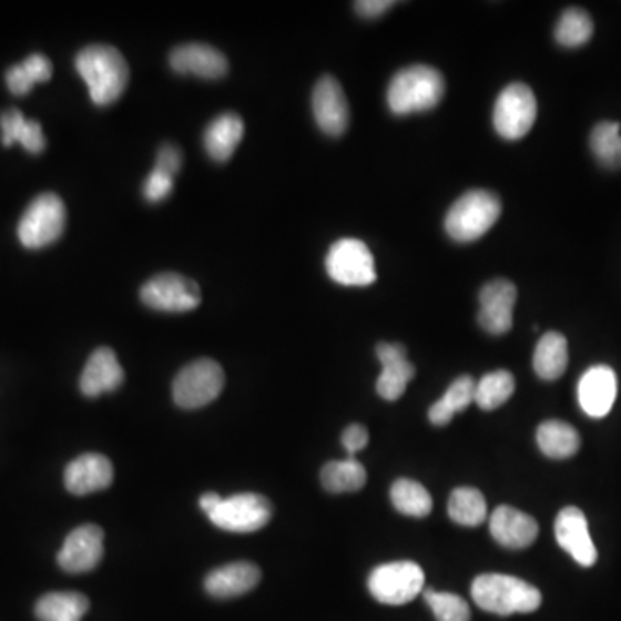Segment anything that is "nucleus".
I'll return each instance as SVG.
<instances>
[{
  "instance_id": "1",
  "label": "nucleus",
  "mask_w": 621,
  "mask_h": 621,
  "mask_svg": "<svg viewBox=\"0 0 621 621\" xmlns=\"http://www.w3.org/2000/svg\"><path fill=\"white\" fill-rule=\"evenodd\" d=\"M74 67L78 74L85 80L93 104H114L129 85V64L114 47H85L77 55Z\"/></svg>"
},
{
  "instance_id": "2",
  "label": "nucleus",
  "mask_w": 621,
  "mask_h": 621,
  "mask_svg": "<svg viewBox=\"0 0 621 621\" xmlns=\"http://www.w3.org/2000/svg\"><path fill=\"white\" fill-rule=\"evenodd\" d=\"M471 598L480 610L499 617L533 613L542 604V594L537 587L502 573L478 574L471 583Z\"/></svg>"
},
{
  "instance_id": "3",
  "label": "nucleus",
  "mask_w": 621,
  "mask_h": 621,
  "mask_svg": "<svg viewBox=\"0 0 621 621\" xmlns=\"http://www.w3.org/2000/svg\"><path fill=\"white\" fill-rule=\"evenodd\" d=\"M444 90V77L435 68L425 64L404 68L388 85V108L399 116L424 113L442 101Z\"/></svg>"
},
{
  "instance_id": "4",
  "label": "nucleus",
  "mask_w": 621,
  "mask_h": 621,
  "mask_svg": "<svg viewBox=\"0 0 621 621\" xmlns=\"http://www.w3.org/2000/svg\"><path fill=\"white\" fill-rule=\"evenodd\" d=\"M501 216V201L489 191H470L452 204L446 232L452 241L475 242L483 237Z\"/></svg>"
},
{
  "instance_id": "5",
  "label": "nucleus",
  "mask_w": 621,
  "mask_h": 621,
  "mask_svg": "<svg viewBox=\"0 0 621 621\" xmlns=\"http://www.w3.org/2000/svg\"><path fill=\"white\" fill-rule=\"evenodd\" d=\"M368 589L369 594L380 604H408L424 592L425 573L413 561L380 564L369 573Z\"/></svg>"
},
{
  "instance_id": "6",
  "label": "nucleus",
  "mask_w": 621,
  "mask_h": 621,
  "mask_svg": "<svg viewBox=\"0 0 621 621\" xmlns=\"http://www.w3.org/2000/svg\"><path fill=\"white\" fill-rule=\"evenodd\" d=\"M67 228V207L55 194H42L31 202L18 225V237L28 248L54 244Z\"/></svg>"
},
{
  "instance_id": "7",
  "label": "nucleus",
  "mask_w": 621,
  "mask_h": 621,
  "mask_svg": "<svg viewBox=\"0 0 621 621\" xmlns=\"http://www.w3.org/2000/svg\"><path fill=\"white\" fill-rule=\"evenodd\" d=\"M225 387V373L213 359L186 365L173 381V400L183 409L204 408L217 399Z\"/></svg>"
},
{
  "instance_id": "8",
  "label": "nucleus",
  "mask_w": 621,
  "mask_h": 621,
  "mask_svg": "<svg viewBox=\"0 0 621 621\" xmlns=\"http://www.w3.org/2000/svg\"><path fill=\"white\" fill-rule=\"evenodd\" d=\"M326 272L334 282L346 287H366L377 279L371 251L357 238H342L332 245L326 256Z\"/></svg>"
},
{
  "instance_id": "9",
  "label": "nucleus",
  "mask_w": 621,
  "mask_h": 621,
  "mask_svg": "<svg viewBox=\"0 0 621 621\" xmlns=\"http://www.w3.org/2000/svg\"><path fill=\"white\" fill-rule=\"evenodd\" d=\"M537 118V99L525 83H511L502 90L493 108V129L502 139H523Z\"/></svg>"
},
{
  "instance_id": "10",
  "label": "nucleus",
  "mask_w": 621,
  "mask_h": 621,
  "mask_svg": "<svg viewBox=\"0 0 621 621\" xmlns=\"http://www.w3.org/2000/svg\"><path fill=\"white\" fill-rule=\"evenodd\" d=\"M272 502L259 493L245 492L223 499L210 517L214 527L226 532L253 533L272 520Z\"/></svg>"
},
{
  "instance_id": "11",
  "label": "nucleus",
  "mask_w": 621,
  "mask_h": 621,
  "mask_svg": "<svg viewBox=\"0 0 621 621\" xmlns=\"http://www.w3.org/2000/svg\"><path fill=\"white\" fill-rule=\"evenodd\" d=\"M140 299L151 309L186 313L201 304L202 295L194 279L176 273H161L142 287Z\"/></svg>"
},
{
  "instance_id": "12",
  "label": "nucleus",
  "mask_w": 621,
  "mask_h": 621,
  "mask_svg": "<svg viewBox=\"0 0 621 621\" xmlns=\"http://www.w3.org/2000/svg\"><path fill=\"white\" fill-rule=\"evenodd\" d=\"M518 292L512 282L497 278L483 285L478 295L480 310L478 323L490 335H505L512 328V307Z\"/></svg>"
},
{
  "instance_id": "13",
  "label": "nucleus",
  "mask_w": 621,
  "mask_h": 621,
  "mask_svg": "<svg viewBox=\"0 0 621 621\" xmlns=\"http://www.w3.org/2000/svg\"><path fill=\"white\" fill-rule=\"evenodd\" d=\"M104 556V532L98 525L74 528L58 554V563L68 573H86L101 563Z\"/></svg>"
},
{
  "instance_id": "14",
  "label": "nucleus",
  "mask_w": 621,
  "mask_h": 621,
  "mask_svg": "<svg viewBox=\"0 0 621 621\" xmlns=\"http://www.w3.org/2000/svg\"><path fill=\"white\" fill-rule=\"evenodd\" d=\"M313 113L323 133L340 136L349 126V104L340 83L326 74L316 83L313 92Z\"/></svg>"
},
{
  "instance_id": "15",
  "label": "nucleus",
  "mask_w": 621,
  "mask_h": 621,
  "mask_svg": "<svg viewBox=\"0 0 621 621\" xmlns=\"http://www.w3.org/2000/svg\"><path fill=\"white\" fill-rule=\"evenodd\" d=\"M556 540L580 567H592L598 561L595 549L589 532L586 515L574 506L561 509L554 523Z\"/></svg>"
},
{
  "instance_id": "16",
  "label": "nucleus",
  "mask_w": 621,
  "mask_h": 621,
  "mask_svg": "<svg viewBox=\"0 0 621 621\" xmlns=\"http://www.w3.org/2000/svg\"><path fill=\"white\" fill-rule=\"evenodd\" d=\"M377 356L381 365L377 380L378 396L385 400L400 399L416 373L415 366L409 363L406 347L403 344L381 342L377 346Z\"/></svg>"
},
{
  "instance_id": "17",
  "label": "nucleus",
  "mask_w": 621,
  "mask_h": 621,
  "mask_svg": "<svg viewBox=\"0 0 621 621\" xmlns=\"http://www.w3.org/2000/svg\"><path fill=\"white\" fill-rule=\"evenodd\" d=\"M617 393V373L610 366H592L579 381L580 408L590 418H604L613 408Z\"/></svg>"
},
{
  "instance_id": "18",
  "label": "nucleus",
  "mask_w": 621,
  "mask_h": 621,
  "mask_svg": "<svg viewBox=\"0 0 621 621\" xmlns=\"http://www.w3.org/2000/svg\"><path fill=\"white\" fill-rule=\"evenodd\" d=\"M170 67L180 74L220 80L228 73V61L222 52L206 43H186L170 54Z\"/></svg>"
},
{
  "instance_id": "19",
  "label": "nucleus",
  "mask_w": 621,
  "mask_h": 621,
  "mask_svg": "<svg viewBox=\"0 0 621 621\" xmlns=\"http://www.w3.org/2000/svg\"><path fill=\"white\" fill-rule=\"evenodd\" d=\"M490 533L506 549H527L539 536V525L527 512L512 506H499L489 520Z\"/></svg>"
},
{
  "instance_id": "20",
  "label": "nucleus",
  "mask_w": 621,
  "mask_h": 621,
  "mask_svg": "<svg viewBox=\"0 0 621 621\" xmlns=\"http://www.w3.org/2000/svg\"><path fill=\"white\" fill-rule=\"evenodd\" d=\"M113 462L105 456L86 452L73 459L64 471V486L74 496L99 492L113 483Z\"/></svg>"
},
{
  "instance_id": "21",
  "label": "nucleus",
  "mask_w": 621,
  "mask_h": 621,
  "mask_svg": "<svg viewBox=\"0 0 621 621\" xmlns=\"http://www.w3.org/2000/svg\"><path fill=\"white\" fill-rule=\"evenodd\" d=\"M124 371L118 362L116 354L109 347L93 350L80 378V390L83 396L99 397L105 393H114L123 385Z\"/></svg>"
},
{
  "instance_id": "22",
  "label": "nucleus",
  "mask_w": 621,
  "mask_h": 621,
  "mask_svg": "<svg viewBox=\"0 0 621 621\" xmlns=\"http://www.w3.org/2000/svg\"><path fill=\"white\" fill-rule=\"evenodd\" d=\"M261 582V570L251 561H237L216 568L204 580L206 592L216 599L247 594Z\"/></svg>"
},
{
  "instance_id": "23",
  "label": "nucleus",
  "mask_w": 621,
  "mask_h": 621,
  "mask_svg": "<svg viewBox=\"0 0 621 621\" xmlns=\"http://www.w3.org/2000/svg\"><path fill=\"white\" fill-rule=\"evenodd\" d=\"M244 121L238 114L225 113L214 118L204 132V147L211 160L216 163H225L237 151L244 136Z\"/></svg>"
},
{
  "instance_id": "24",
  "label": "nucleus",
  "mask_w": 621,
  "mask_h": 621,
  "mask_svg": "<svg viewBox=\"0 0 621 621\" xmlns=\"http://www.w3.org/2000/svg\"><path fill=\"white\" fill-rule=\"evenodd\" d=\"M568 366V342L558 332H548L537 342L533 353V369L546 381L563 377Z\"/></svg>"
},
{
  "instance_id": "25",
  "label": "nucleus",
  "mask_w": 621,
  "mask_h": 621,
  "mask_svg": "<svg viewBox=\"0 0 621 621\" xmlns=\"http://www.w3.org/2000/svg\"><path fill=\"white\" fill-rule=\"evenodd\" d=\"M580 444L579 431L559 419H549L537 428V446L548 458H571L579 452Z\"/></svg>"
},
{
  "instance_id": "26",
  "label": "nucleus",
  "mask_w": 621,
  "mask_h": 621,
  "mask_svg": "<svg viewBox=\"0 0 621 621\" xmlns=\"http://www.w3.org/2000/svg\"><path fill=\"white\" fill-rule=\"evenodd\" d=\"M475 388L477 381L470 375L456 378L447 388L446 394L437 403L431 404L428 409V419L435 427H446L456 413L465 411L471 403H475Z\"/></svg>"
},
{
  "instance_id": "27",
  "label": "nucleus",
  "mask_w": 621,
  "mask_h": 621,
  "mask_svg": "<svg viewBox=\"0 0 621 621\" xmlns=\"http://www.w3.org/2000/svg\"><path fill=\"white\" fill-rule=\"evenodd\" d=\"M0 130H2L4 147H11L16 142H20L24 151L30 154H40L45 149V136L39 121L27 120L18 109L6 111L0 116Z\"/></svg>"
},
{
  "instance_id": "28",
  "label": "nucleus",
  "mask_w": 621,
  "mask_h": 621,
  "mask_svg": "<svg viewBox=\"0 0 621 621\" xmlns=\"http://www.w3.org/2000/svg\"><path fill=\"white\" fill-rule=\"evenodd\" d=\"M89 608V599L83 594L51 592L39 599L35 614L40 621H82Z\"/></svg>"
},
{
  "instance_id": "29",
  "label": "nucleus",
  "mask_w": 621,
  "mask_h": 621,
  "mask_svg": "<svg viewBox=\"0 0 621 621\" xmlns=\"http://www.w3.org/2000/svg\"><path fill=\"white\" fill-rule=\"evenodd\" d=\"M322 486L332 493L357 492L366 483V470L356 458L330 461L323 466Z\"/></svg>"
},
{
  "instance_id": "30",
  "label": "nucleus",
  "mask_w": 621,
  "mask_h": 621,
  "mask_svg": "<svg viewBox=\"0 0 621 621\" xmlns=\"http://www.w3.org/2000/svg\"><path fill=\"white\" fill-rule=\"evenodd\" d=\"M447 512L455 523L478 527L487 520L486 497L474 487H459L450 493Z\"/></svg>"
},
{
  "instance_id": "31",
  "label": "nucleus",
  "mask_w": 621,
  "mask_h": 621,
  "mask_svg": "<svg viewBox=\"0 0 621 621\" xmlns=\"http://www.w3.org/2000/svg\"><path fill=\"white\" fill-rule=\"evenodd\" d=\"M390 501L406 517L425 518L434 508L430 492L418 481L399 478L390 487Z\"/></svg>"
},
{
  "instance_id": "32",
  "label": "nucleus",
  "mask_w": 621,
  "mask_h": 621,
  "mask_svg": "<svg viewBox=\"0 0 621 621\" xmlns=\"http://www.w3.org/2000/svg\"><path fill=\"white\" fill-rule=\"evenodd\" d=\"M51 77V61L45 55L33 54L8 71L6 83L14 95H27L35 83L49 82Z\"/></svg>"
},
{
  "instance_id": "33",
  "label": "nucleus",
  "mask_w": 621,
  "mask_h": 621,
  "mask_svg": "<svg viewBox=\"0 0 621 621\" xmlns=\"http://www.w3.org/2000/svg\"><path fill=\"white\" fill-rule=\"evenodd\" d=\"M515 394V377L506 369L487 373L477 381L475 388V403L483 411H492L502 404L508 403Z\"/></svg>"
},
{
  "instance_id": "34",
  "label": "nucleus",
  "mask_w": 621,
  "mask_h": 621,
  "mask_svg": "<svg viewBox=\"0 0 621 621\" xmlns=\"http://www.w3.org/2000/svg\"><path fill=\"white\" fill-rule=\"evenodd\" d=\"M590 149L602 166L608 170L621 167L620 124L613 121L599 123L590 133Z\"/></svg>"
},
{
  "instance_id": "35",
  "label": "nucleus",
  "mask_w": 621,
  "mask_h": 621,
  "mask_svg": "<svg viewBox=\"0 0 621 621\" xmlns=\"http://www.w3.org/2000/svg\"><path fill=\"white\" fill-rule=\"evenodd\" d=\"M592 33H594V23L590 20V16L577 8L567 9L561 14L554 31L559 45L570 47V49L589 42Z\"/></svg>"
},
{
  "instance_id": "36",
  "label": "nucleus",
  "mask_w": 621,
  "mask_h": 621,
  "mask_svg": "<svg viewBox=\"0 0 621 621\" xmlns=\"http://www.w3.org/2000/svg\"><path fill=\"white\" fill-rule=\"evenodd\" d=\"M424 595L437 621L471 620L470 605L461 595L450 594V592H437L434 589L425 590Z\"/></svg>"
},
{
  "instance_id": "37",
  "label": "nucleus",
  "mask_w": 621,
  "mask_h": 621,
  "mask_svg": "<svg viewBox=\"0 0 621 621\" xmlns=\"http://www.w3.org/2000/svg\"><path fill=\"white\" fill-rule=\"evenodd\" d=\"M173 182H175V179H171L166 173L152 170L151 175L147 176L144 183V197L149 202L164 201L173 191Z\"/></svg>"
},
{
  "instance_id": "38",
  "label": "nucleus",
  "mask_w": 621,
  "mask_h": 621,
  "mask_svg": "<svg viewBox=\"0 0 621 621\" xmlns=\"http://www.w3.org/2000/svg\"><path fill=\"white\" fill-rule=\"evenodd\" d=\"M180 167H182V152L176 145L164 144L157 152V157H155L154 170L175 179L179 175Z\"/></svg>"
},
{
  "instance_id": "39",
  "label": "nucleus",
  "mask_w": 621,
  "mask_h": 621,
  "mask_svg": "<svg viewBox=\"0 0 621 621\" xmlns=\"http://www.w3.org/2000/svg\"><path fill=\"white\" fill-rule=\"evenodd\" d=\"M368 430L359 424L349 425L342 434V446L346 447L349 458H354L359 450L365 449L368 446Z\"/></svg>"
},
{
  "instance_id": "40",
  "label": "nucleus",
  "mask_w": 621,
  "mask_h": 621,
  "mask_svg": "<svg viewBox=\"0 0 621 621\" xmlns=\"http://www.w3.org/2000/svg\"><path fill=\"white\" fill-rule=\"evenodd\" d=\"M394 4L396 2H393V0H362V2H356L354 8H356L357 14L373 20V18L385 14Z\"/></svg>"
},
{
  "instance_id": "41",
  "label": "nucleus",
  "mask_w": 621,
  "mask_h": 621,
  "mask_svg": "<svg viewBox=\"0 0 621 621\" xmlns=\"http://www.w3.org/2000/svg\"><path fill=\"white\" fill-rule=\"evenodd\" d=\"M223 501V497L216 492H206L204 496L201 497V501H198V506H201L202 511L206 512V515H211V512L216 509V506Z\"/></svg>"
}]
</instances>
